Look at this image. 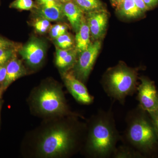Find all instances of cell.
<instances>
[{
  "mask_svg": "<svg viewBox=\"0 0 158 158\" xmlns=\"http://www.w3.org/2000/svg\"><path fill=\"white\" fill-rule=\"evenodd\" d=\"M67 26L64 24L58 23L51 27L49 30L50 37L54 40L67 32Z\"/></svg>",
  "mask_w": 158,
  "mask_h": 158,
  "instance_id": "obj_23",
  "label": "cell"
},
{
  "mask_svg": "<svg viewBox=\"0 0 158 158\" xmlns=\"http://www.w3.org/2000/svg\"><path fill=\"white\" fill-rule=\"evenodd\" d=\"M116 8L119 14L127 18H137L144 14L136 6L134 0H123Z\"/></svg>",
  "mask_w": 158,
  "mask_h": 158,
  "instance_id": "obj_15",
  "label": "cell"
},
{
  "mask_svg": "<svg viewBox=\"0 0 158 158\" xmlns=\"http://www.w3.org/2000/svg\"><path fill=\"white\" fill-rule=\"evenodd\" d=\"M33 26L35 31L40 34H45L52 27L50 22L48 20L39 17L36 18L34 20Z\"/></svg>",
  "mask_w": 158,
  "mask_h": 158,
  "instance_id": "obj_21",
  "label": "cell"
},
{
  "mask_svg": "<svg viewBox=\"0 0 158 158\" xmlns=\"http://www.w3.org/2000/svg\"><path fill=\"white\" fill-rule=\"evenodd\" d=\"M90 31L87 21L85 18L82 19L81 27L77 32L75 38V49L77 52L85 50L89 47L90 44Z\"/></svg>",
  "mask_w": 158,
  "mask_h": 158,
  "instance_id": "obj_14",
  "label": "cell"
},
{
  "mask_svg": "<svg viewBox=\"0 0 158 158\" xmlns=\"http://www.w3.org/2000/svg\"><path fill=\"white\" fill-rule=\"evenodd\" d=\"M55 2H56V0H36L37 4L38 6L49 5Z\"/></svg>",
  "mask_w": 158,
  "mask_h": 158,
  "instance_id": "obj_29",
  "label": "cell"
},
{
  "mask_svg": "<svg viewBox=\"0 0 158 158\" xmlns=\"http://www.w3.org/2000/svg\"><path fill=\"white\" fill-rule=\"evenodd\" d=\"M76 135L71 128H56L46 133L39 144L40 152L45 157L65 155L75 147Z\"/></svg>",
  "mask_w": 158,
  "mask_h": 158,
  "instance_id": "obj_4",
  "label": "cell"
},
{
  "mask_svg": "<svg viewBox=\"0 0 158 158\" xmlns=\"http://www.w3.org/2000/svg\"><path fill=\"white\" fill-rule=\"evenodd\" d=\"M137 87V99L139 106L149 113L158 110V92L154 83L145 77L139 78Z\"/></svg>",
  "mask_w": 158,
  "mask_h": 158,
  "instance_id": "obj_7",
  "label": "cell"
},
{
  "mask_svg": "<svg viewBox=\"0 0 158 158\" xmlns=\"http://www.w3.org/2000/svg\"><path fill=\"white\" fill-rule=\"evenodd\" d=\"M9 48L18 49L19 47L15 43L0 37V49Z\"/></svg>",
  "mask_w": 158,
  "mask_h": 158,
  "instance_id": "obj_24",
  "label": "cell"
},
{
  "mask_svg": "<svg viewBox=\"0 0 158 158\" xmlns=\"http://www.w3.org/2000/svg\"><path fill=\"white\" fill-rule=\"evenodd\" d=\"M37 17L48 20L50 22L61 21L65 16L62 9V3L55 2L49 5L38 6L33 9Z\"/></svg>",
  "mask_w": 158,
  "mask_h": 158,
  "instance_id": "obj_11",
  "label": "cell"
},
{
  "mask_svg": "<svg viewBox=\"0 0 158 158\" xmlns=\"http://www.w3.org/2000/svg\"><path fill=\"white\" fill-rule=\"evenodd\" d=\"M57 2L59 3H64L67 2H69V1H73V0H56Z\"/></svg>",
  "mask_w": 158,
  "mask_h": 158,
  "instance_id": "obj_31",
  "label": "cell"
},
{
  "mask_svg": "<svg viewBox=\"0 0 158 158\" xmlns=\"http://www.w3.org/2000/svg\"><path fill=\"white\" fill-rule=\"evenodd\" d=\"M111 2H112V1H113V0H111Z\"/></svg>",
  "mask_w": 158,
  "mask_h": 158,
  "instance_id": "obj_32",
  "label": "cell"
},
{
  "mask_svg": "<svg viewBox=\"0 0 158 158\" xmlns=\"http://www.w3.org/2000/svg\"><path fill=\"white\" fill-rule=\"evenodd\" d=\"M148 10L154 8L158 5V0H143Z\"/></svg>",
  "mask_w": 158,
  "mask_h": 158,
  "instance_id": "obj_28",
  "label": "cell"
},
{
  "mask_svg": "<svg viewBox=\"0 0 158 158\" xmlns=\"http://www.w3.org/2000/svg\"><path fill=\"white\" fill-rule=\"evenodd\" d=\"M108 19V12L104 9L87 13L86 19L94 39L98 40L104 35Z\"/></svg>",
  "mask_w": 158,
  "mask_h": 158,
  "instance_id": "obj_10",
  "label": "cell"
},
{
  "mask_svg": "<svg viewBox=\"0 0 158 158\" xmlns=\"http://www.w3.org/2000/svg\"><path fill=\"white\" fill-rule=\"evenodd\" d=\"M146 112L138 106L128 113L126 117V128L121 139L123 144L142 155L153 150L158 142L151 118L145 116Z\"/></svg>",
  "mask_w": 158,
  "mask_h": 158,
  "instance_id": "obj_2",
  "label": "cell"
},
{
  "mask_svg": "<svg viewBox=\"0 0 158 158\" xmlns=\"http://www.w3.org/2000/svg\"><path fill=\"white\" fill-rule=\"evenodd\" d=\"M143 156L133 148L123 144L116 147L112 157L114 158H138Z\"/></svg>",
  "mask_w": 158,
  "mask_h": 158,
  "instance_id": "obj_16",
  "label": "cell"
},
{
  "mask_svg": "<svg viewBox=\"0 0 158 158\" xmlns=\"http://www.w3.org/2000/svg\"><path fill=\"white\" fill-rule=\"evenodd\" d=\"M134 1L135 4L136 6L143 13H144L148 10V9L146 7L145 4H144L143 0H134Z\"/></svg>",
  "mask_w": 158,
  "mask_h": 158,
  "instance_id": "obj_27",
  "label": "cell"
},
{
  "mask_svg": "<svg viewBox=\"0 0 158 158\" xmlns=\"http://www.w3.org/2000/svg\"><path fill=\"white\" fill-rule=\"evenodd\" d=\"M148 114L151 118L158 138V110Z\"/></svg>",
  "mask_w": 158,
  "mask_h": 158,
  "instance_id": "obj_25",
  "label": "cell"
},
{
  "mask_svg": "<svg viewBox=\"0 0 158 158\" xmlns=\"http://www.w3.org/2000/svg\"><path fill=\"white\" fill-rule=\"evenodd\" d=\"M6 67L7 73L3 85L4 88H7L12 82L26 74L25 69L21 61L17 59L16 54L7 63Z\"/></svg>",
  "mask_w": 158,
  "mask_h": 158,
  "instance_id": "obj_13",
  "label": "cell"
},
{
  "mask_svg": "<svg viewBox=\"0 0 158 158\" xmlns=\"http://www.w3.org/2000/svg\"><path fill=\"white\" fill-rule=\"evenodd\" d=\"M75 3L84 12L88 13L91 11L103 9V6L100 0H73Z\"/></svg>",
  "mask_w": 158,
  "mask_h": 158,
  "instance_id": "obj_17",
  "label": "cell"
},
{
  "mask_svg": "<svg viewBox=\"0 0 158 158\" xmlns=\"http://www.w3.org/2000/svg\"><path fill=\"white\" fill-rule=\"evenodd\" d=\"M123 0H113L112 2L113 5L116 7Z\"/></svg>",
  "mask_w": 158,
  "mask_h": 158,
  "instance_id": "obj_30",
  "label": "cell"
},
{
  "mask_svg": "<svg viewBox=\"0 0 158 158\" xmlns=\"http://www.w3.org/2000/svg\"><path fill=\"white\" fill-rule=\"evenodd\" d=\"M54 40L57 47L62 49L73 48L74 45L75 44L73 37L67 32L54 39Z\"/></svg>",
  "mask_w": 158,
  "mask_h": 158,
  "instance_id": "obj_19",
  "label": "cell"
},
{
  "mask_svg": "<svg viewBox=\"0 0 158 158\" xmlns=\"http://www.w3.org/2000/svg\"><path fill=\"white\" fill-rule=\"evenodd\" d=\"M101 48V42L96 40L91 43L87 49L80 53L74 65L73 73L77 78L84 83L87 81Z\"/></svg>",
  "mask_w": 158,
  "mask_h": 158,
  "instance_id": "obj_6",
  "label": "cell"
},
{
  "mask_svg": "<svg viewBox=\"0 0 158 158\" xmlns=\"http://www.w3.org/2000/svg\"><path fill=\"white\" fill-rule=\"evenodd\" d=\"M63 79L66 88L76 100L84 105L93 102V97L88 92L84 83L77 78L73 72L64 73Z\"/></svg>",
  "mask_w": 158,
  "mask_h": 158,
  "instance_id": "obj_9",
  "label": "cell"
},
{
  "mask_svg": "<svg viewBox=\"0 0 158 158\" xmlns=\"http://www.w3.org/2000/svg\"><path fill=\"white\" fill-rule=\"evenodd\" d=\"M121 139L111 109L99 110L90 121L86 151L91 157H111Z\"/></svg>",
  "mask_w": 158,
  "mask_h": 158,
  "instance_id": "obj_1",
  "label": "cell"
},
{
  "mask_svg": "<svg viewBox=\"0 0 158 158\" xmlns=\"http://www.w3.org/2000/svg\"><path fill=\"white\" fill-rule=\"evenodd\" d=\"M47 46L44 40L32 37L25 45L19 49V52L30 67H38L45 58Z\"/></svg>",
  "mask_w": 158,
  "mask_h": 158,
  "instance_id": "obj_8",
  "label": "cell"
},
{
  "mask_svg": "<svg viewBox=\"0 0 158 158\" xmlns=\"http://www.w3.org/2000/svg\"><path fill=\"white\" fill-rule=\"evenodd\" d=\"M14 48L0 49V65H5L15 55L16 50Z\"/></svg>",
  "mask_w": 158,
  "mask_h": 158,
  "instance_id": "obj_22",
  "label": "cell"
},
{
  "mask_svg": "<svg viewBox=\"0 0 158 158\" xmlns=\"http://www.w3.org/2000/svg\"><path fill=\"white\" fill-rule=\"evenodd\" d=\"M35 102L39 111L45 114H63L66 112L63 94L55 87L42 88L36 95Z\"/></svg>",
  "mask_w": 158,
  "mask_h": 158,
  "instance_id": "obj_5",
  "label": "cell"
},
{
  "mask_svg": "<svg viewBox=\"0 0 158 158\" xmlns=\"http://www.w3.org/2000/svg\"><path fill=\"white\" fill-rule=\"evenodd\" d=\"M9 7L19 10H31L37 8V5L33 0H15Z\"/></svg>",
  "mask_w": 158,
  "mask_h": 158,
  "instance_id": "obj_20",
  "label": "cell"
},
{
  "mask_svg": "<svg viewBox=\"0 0 158 158\" xmlns=\"http://www.w3.org/2000/svg\"><path fill=\"white\" fill-rule=\"evenodd\" d=\"M138 71L123 63L106 72L102 81L105 93L110 98L123 105L126 98L137 92Z\"/></svg>",
  "mask_w": 158,
  "mask_h": 158,
  "instance_id": "obj_3",
  "label": "cell"
},
{
  "mask_svg": "<svg viewBox=\"0 0 158 158\" xmlns=\"http://www.w3.org/2000/svg\"><path fill=\"white\" fill-rule=\"evenodd\" d=\"M62 7L65 17L67 18L74 31L77 33L84 17V11L73 1L62 3Z\"/></svg>",
  "mask_w": 158,
  "mask_h": 158,
  "instance_id": "obj_12",
  "label": "cell"
},
{
  "mask_svg": "<svg viewBox=\"0 0 158 158\" xmlns=\"http://www.w3.org/2000/svg\"><path fill=\"white\" fill-rule=\"evenodd\" d=\"M77 53L75 49H72L70 52L67 56L60 61L56 62V65L59 68L65 70L71 68L77 62Z\"/></svg>",
  "mask_w": 158,
  "mask_h": 158,
  "instance_id": "obj_18",
  "label": "cell"
},
{
  "mask_svg": "<svg viewBox=\"0 0 158 158\" xmlns=\"http://www.w3.org/2000/svg\"><path fill=\"white\" fill-rule=\"evenodd\" d=\"M7 64L0 65V84L4 83L6 79L7 73Z\"/></svg>",
  "mask_w": 158,
  "mask_h": 158,
  "instance_id": "obj_26",
  "label": "cell"
}]
</instances>
